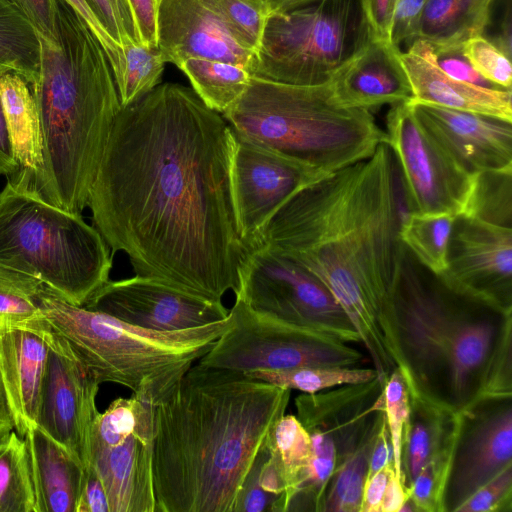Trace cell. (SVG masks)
Masks as SVG:
<instances>
[{
  "label": "cell",
  "mask_w": 512,
  "mask_h": 512,
  "mask_svg": "<svg viewBox=\"0 0 512 512\" xmlns=\"http://www.w3.org/2000/svg\"><path fill=\"white\" fill-rule=\"evenodd\" d=\"M373 39L362 0H306L269 17L252 76L324 85Z\"/></svg>",
  "instance_id": "9"
},
{
  "label": "cell",
  "mask_w": 512,
  "mask_h": 512,
  "mask_svg": "<svg viewBox=\"0 0 512 512\" xmlns=\"http://www.w3.org/2000/svg\"><path fill=\"white\" fill-rule=\"evenodd\" d=\"M222 115L236 136L325 175L370 157L386 142L371 111L340 104L331 83L299 86L252 76Z\"/></svg>",
  "instance_id": "5"
},
{
  "label": "cell",
  "mask_w": 512,
  "mask_h": 512,
  "mask_svg": "<svg viewBox=\"0 0 512 512\" xmlns=\"http://www.w3.org/2000/svg\"><path fill=\"white\" fill-rule=\"evenodd\" d=\"M389 145L293 194L270 218L258 246L290 257L331 292L384 383L404 368L391 312L403 248L404 206Z\"/></svg>",
  "instance_id": "2"
},
{
  "label": "cell",
  "mask_w": 512,
  "mask_h": 512,
  "mask_svg": "<svg viewBox=\"0 0 512 512\" xmlns=\"http://www.w3.org/2000/svg\"><path fill=\"white\" fill-rule=\"evenodd\" d=\"M229 315V327L198 364L244 373L362 362V354L347 343L257 313L238 299Z\"/></svg>",
  "instance_id": "10"
},
{
  "label": "cell",
  "mask_w": 512,
  "mask_h": 512,
  "mask_svg": "<svg viewBox=\"0 0 512 512\" xmlns=\"http://www.w3.org/2000/svg\"><path fill=\"white\" fill-rule=\"evenodd\" d=\"M29 20L38 36L55 42L58 27V0H9Z\"/></svg>",
  "instance_id": "45"
},
{
  "label": "cell",
  "mask_w": 512,
  "mask_h": 512,
  "mask_svg": "<svg viewBox=\"0 0 512 512\" xmlns=\"http://www.w3.org/2000/svg\"><path fill=\"white\" fill-rule=\"evenodd\" d=\"M84 307L153 331L199 327L221 321L229 314L222 301L202 298L137 275L108 280Z\"/></svg>",
  "instance_id": "17"
},
{
  "label": "cell",
  "mask_w": 512,
  "mask_h": 512,
  "mask_svg": "<svg viewBox=\"0 0 512 512\" xmlns=\"http://www.w3.org/2000/svg\"><path fill=\"white\" fill-rule=\"evenodd\" d=\"M422 126L464 171H512V122L409 101Z\"/></svg>",
  "instance_id": "20"
},
{
  "label": "cell",
  "mask_w": 512,
  "mask_h": 512,
  "mask_svg": "<svg viewBox=\"0 0 512 512\" xmlns=\"http://www.w3.org/2000/svg\"><path fill=\"white\" fill-rule=\"evenodd\" d=\"M99 385L69 343L52 330L37 425L84 467L89 461L91 427L99 413Z\"/></svg>",
  "instance_id": "15"
},
{
  "label": "cell",
  "mask_w": 512,
  "mask_h": 512,
  "mask_svg": "<svg viewBox=\"0 0 512 512\" xmlns=\"http://www.w3.org/2000/svg\"><path fill=\"white\" fill-rule=\"evenodd\" d=\"M439 276L462 294L512 311V228L458 215Z\"/></svg>",
  "instance_id": "16"
},
{
  "label": "cell",
  "mask_w": 512,
  "mask_h": 512,
  "mask_svg": "<svg viewBox=\"0 0 512 512\" xmlns=\"http://www.w3.org/2000/svg\"><path fill=\"white\" fill-rule=\"evenodd\" d=\"M0 100L15 161V171L7 183L15 190L38 197L44 176V146L28 83L16 73H0Z\"/></svg>",
  "instance_id": "24"
},
{
  "label": "cell",
  "mask_w": 512,
  "mask_h": 512,
  "mask_svg": "<svg viewBox=\"0 0 512 512\" xmlns=\"http://www.w3.org/2000/svg\"><path fill=\"white\" fill-rule=\"evenodd\" d=\"M306 0H265L271 15L274 13L284 12L298 6Z\"/></svg>",
  "instance_id": "54"
},
{
  "label": "cell",
  "mask_w": 512,
  "mask_h": 512,
  "mask_svg": "<svg viewBox=\"0 0 512 512\" xmlns=\"http://www.w3.org/2000/svg\"><path fill=\"white\" fill-rule=\"evenodd\" d=\"M37 290L0 280V328L41 315L36 300Z\"/></svg>",
  "instance_id": "41"
},
{
  "label": "cell",
  "mask_w": 512,
  "mask_h": 512,
  "mask_svg": "<svg viewBox=\"0 0 512 512\" xmlns=\"http://www.w3.org/2000/svg\"><path fill=\"white\" fill-rule=\"evenodd\" d=\"M390 461H393L392 448L390 444V437L387 429L386 419L384 418L383 422L381 423L378 429L372 446L366 478L370 477L371 475L382 469Z\"/></svg>",
  "instance_id": "51"
},
{
  "label": "cell",
  "mask_w": 512,
  "mask_h": 512,
  "mask_svg": "<svg viewBox=\"0 0 512 512\" xmlns=\"http://www.w3.org/2000/svg\"><path fill=\"white\" fill-rule=\"evenodd\" d=\"M463 216L512 228V171L475 174Z\"/></svg>",
  "instance_id": "34"
},
{
  "label": "cell",
  "mask_w": 512,
  "mask_h": 512,
  "mask_svg": "<svg viewBox=\"0 0 512 512\" xmlns=\"http://www.w3.org/2000/svg\"><path fill=\"white\" fill-rule=\"evenodd\" d=\"M121 48L125 69L118 94L121 106H126L160 84L167 62L158 46H145L129 40Z\"/></svg>",
  "instance_id": "35"
},
{
  "label": "cell",
  "mask_w": 512,
  "mask_h": 512,
  "mask_svg": "<svg viewBox=\"0 0 512 512\" xmlns=\"http://www.w3.org/2000/svg\"><path fill=\"white\" fill-rule=\"evenodd\" d=\"M75 512H110L104 484L91 464L84 467Z\"/></svg>",
  "instance_id": "46"
},
{
  "label": "cell",
  "mask_w": 512,
  "mask_h": 512,
  "mask_svg": "<svg viewBox=\"0 0 512 512\" xmlns=\"http://www.w3.org/2000/svg\"><path fill=\"white\" fill-rule=\"evenodd\" d=\"M384 418L380 411L357 445L338 464L327 487L322 511L360 512L370 453Z\"/></svg>",
  "instance_id": "28"
},
{
  "label": "cell",
  "mask_w": 512,
  "mask_h": 512,
  "mask_svg": "<svg viewBox=\"0 0 512 512\" xmlns=\"http://www.w3.org/2000/svg\"><path fill=\"white\" fill-rule=\"evenodd\" d=\"M52 328L37 317L0 328V371L16 433L37 425Z\"/></svg>",
  "instance_id": "21"
},
{
  "label": "cell",
  "mask_w": 512,
  "mask_h": 512,
  "mask_svg": "<svg viewBox=\"0 0 512 512\" xmlns=\"http://www.w3.org/2000/svg\"><path fill=\"white\" fill-rule=\"evenodd\" d=\"M231 174L238 229L248 251L257 245L267 222L293 194L326 176L236 135Z\"/></svg>",
  "instance_id": "14"
},
{
  "label": "cell",
  "mask_w": 512,
  "mask_h": 512,
  "mask_svg": "<svg viewBox=\"0 0 512 512\" xmlns=\"http://www.w3.org/2000/svg\"><path fill=\"white\" fill-rule=\"evenodd\" d=\"M512 504V465L475 490L455 512H510Z\"/></svg>",
  "instance_id": "39"
},
{
  "label": "cell",
  "mask_w": 512,
  "mask_h": 512,
  "mask_svg": "<svg viewBox=\"0 0 512 512\" xmlns=\"http://www.w3.org/2000/svg\"><path fill=\"white\" fill-rule=\"evenodd\" d=\"M251 379L278 387L313 394L325 389L370 382L378 378L375 369L360 367H302L284 370H254L244 372Z\"/></svg>",
  "instance_id": "33"
},
{
  "label": "cell",
  "mask_w": 512,
  "mask_h": 512,
  "mask_svg": "<svg viewBox=\"0 0 512 512\" xmlns=\"http://www.w3.org/2000/svg\"><path fill=\"white\" fill-rule=\"evenodd\" d=\"M14 429L0 371V440Z\"/></svg>",
  "instance_id": "53"
},
{
  "label": "cell",
  "mask_w": 512,
  "mask_h": 512,
  "mask_svg": "<svg viewBox=\"0 0 512 512\" xmlns=\"http://www.w3.org/2000/svg\"><path fill=\"white\" fill-rule=\"evenodd\" d=\"M386 143L394 155L408 213H463L474 177L434 141L408 102L392 105L386 116Z\"/></svg>",
  "instance_id": "13"
},
{
  "label": "cell",
  "mask_w": 512,
  "mask_h": 512,
  "mask_svg": "<svg viewBox=\"0 0 512 512\" xmlns=\"http://www.w3.org/2000/svg\"><path fill=\"white\" fill-rule=\"evenodd\" d=\"M430 46L436 65L449 77L486 88H500L473 68L463 52V45Z\"/></svg>",
  "instance_id": "43"
},
{
  "label": "cell",
  "mask_w": 512,
  "mask_h": 512,
  "mask_svg": "<svg viewBox=\"0 0 512 512\" xmlns=\"http://www.w3.org/2000/svg\"><path fill=\"white\" fill-rule=\"evenodd\" d=\"M401 62L412 87L413 103L489 115L512 122L511 89L486 88L453 79L435 63L429 43L414 41Z\"/></svg>",
  "instance_id": "22"
},
{
  "label": "cell",
  "mask_w": 512,
  "mask_h": 512,
  "mask_svg": "<svg viewBox=\"0 0 512 512\" xmlns=\"http://www.w3.org/2000/svg\"><path fill=\"white\" fill-rule=\"evenodd\" d=\"M400 52L389 41L373 39L330 82L338 102L371 110L412 100V87Z\"/></svg>",
  "instance_id": "23"
},
{
  "label": "cell",
  "mask_w": 512,
  "mask_h": 512,
  "mask_svg": "<svg viewBox=\"0 0 512 512\" xmlns=\"http://www.w3.org/2000/svg\"><path fill=\"white\" fill-rule=\"evenodd\" d=\"M36 498V512H75L83 464L38 425L24 436Z\"/></svg>",
  "instance_id": "25"
},
{
  "label": "cell",
  "mask_w": 512,
  "mask_h": 512,
  "mask_svg": "<svg viewBox=\"0 0 512 512\" xmlns=\"http://www.w3.org/2000/svg\"><path fill=\"white\" fill-rule=\"evenodd\" d=\"M236 299L257 313L344 343L360 342L331 292L299 263L268 247L248 251Z\"/></svg>",
  "instance_id": "11"
},
{
  "label": "cell",
  "mask_w": 512,
  "mask_h": 512,
  "mask_svg": "<svg viewBox=\"0 0 512 512\" xmlns=\"http://www.w3.org/2000/svg\"><path fill=\"white\" fill-rule=\"evenodd\" d=\"M267 448L284 481L288 511L310 461L309 432L296 416L284 414L273 425L268 435Z\"/></svg>",
  "instance_id": "30"
},
{
  "label": "cell",
  "mask_w": 512,
  "mask_h": 512,
  "mask_svg": "<svg viewBox=\"0 0 512 512\" xmlns=\"http://www.w3.org/2000/svg\"><path fill=\"white\" fill-rule=\"evenodd\" d=\"M392 468H394L393 461H390L382 469L366 478L360 512H381L383 496Z\"/></svg>",
  "instance_id": "49"
},
{
  "label": "cell",
  "mask_w": 512,
  "mask_h": 512,
  "mask_svg": "<svg viewBox=\"0 0 512 512\" xmlns=\"http://www.w3.org/2000/svg\"><path fill=\"white\" fill-rule=\"evenodd\" d=\"M398 0H362L374 39L389 41L392 20Z\"/></svg>",
  "instance_id": "47"
},
{
  "label": "cell",
  "mask_w": 512,
  "mask_h": 512,
  "mask_svg": "<svg viewBox=\"0 0 512 512\" xmlns=\"http://www.w3.org/2000/svg\"><path fill=\"white\" fill-rule=\"evenodd\" d=\"M39 63L36 30L13 3L0 0V73H16L30 84L38 74Z\"/></svg>",
  "instance_id": "29"
},
{
  "label": "cell",
  "mask_w": 512,
  "mask_h": 512,
  "mask_svg": "<svg viewBox=\"0 0 512 512\" xmlns=\"http://www.w3.org/2000/svg\"><path fill=\"white\" fill-rule=\"evenodd\" d=\"M382 396V410L389 432L394 470L396 476L405 481L402 452L410 416V400L406 382L398 369L394 370L384 383Z\"/></svg>",
  "instance_id": "37"
},
{
  "label": "cell",
  "mask_w": 512,
  "mask_h": 512,
  "mask_svg": "<svg viewBox=\"0 0 512 512\" xmlns=\"http://www.w3.org/2000/svg\"><path fill=\"white\" fill-rule=\"evenodd\" d=\"M481 402L463 411V422L445 495L454 511L475 490L512 465L511 398Z\"/></svg>",
  "instance_id": "18"
},
{
  "label": "cell",
  "mask_w": 512,
  "mask_h": 512,
  "mask_svg": "<svg viewBox=\"0 0 512 512\" xmlns=\"http://www.w3.org/2000/svg\"><path fill=\"white\" fill-rule=\"evenodd\" d=\"M39 37L38 74L29 85L44 146L38 197L82 214L121 108L110 61L84 21L58 0L55 42Z\"/></svg>",
  "instance_id": "4"
},
{
  "label": "cell",
  "mask_w": 512,
  "mask_h": 512,
  "mask_svg": "<svg viewBox=\"0 0 512 512\" xmlns=\"http://www.w3.org/2000/svg\"><path fill=\"white\" fill-rule=\"evenodd\" d=\"M15 171V161L0 100V175L8 178Z\"/></svg>",
  "instance_id": "52"
},
{
  "label": "cell",
  "mask_w": 512,
  "mask_h": 512,
  "mask_svg": "<svg viewBox=\"0 0 512 512\" xmlns=\"http://www.w3.org/2000/svg\"><path fill=\"white\" fill-rule=\"evenodd\" d=\"M178 68L188 77L199 98L220 114L237 102L252 78L245 67L218 60L189 58Z\"/></svg>",
  "instance_id": "27"
},
{
  "label": "cell",
  "mask_w": 512,
  "mask_h": 512,
  "mask_svg": "<svg viewBox=\"0 0 512 512\" xmlns=\"http://www.w3.org/2000/svg\"><path fill=\"white\" fill-rule=\"evenodd\" d=\"M0 512H36L27 445L13 430L0 440Z\"/></svg>",
  "instance_id": "32"
},
{
  "label": "cell",
  "mask_w": 512,
  "mask_h": 512,
  "mask_svg": "<svg viewBox=\"0 0 512 512\" xmlns=\"http://www.w3.org/2000/svg\"><path fill=\"white\" fill-rule=\"evenodd\" d=\"M62 1L71 7L74 12L84 21V23L103 47L110 61L118 89L121 85L125 69V60L122 48L117 44V42L101 24L86 0Z\"/></svg>",
  "instance_id": "42"
},
{
  "label": "cell",
  "mask_w": 512,
  "mask_h": 512,
  "mask_svg": "<svg viewBox=\"0 0 512 512\" xmlns=\"http://www.w3.org/2000/svg\"><path fill=\"white\" fill-rule=\"evenodd\" d=\"M86 1L120 47L129 40L141 43L129 0Z\"/></svg>",
  "instance_id": "40"
},
{
  "label": "cell",
  "mask_w": 512,
  "mask_h": 512,
  "mask_svg": "<svg viewBox=\"0 0 512 512\" xmlns=\"http://www.w3.org/2000/svg\"><path fill=\"white\" fill-rule=\"evenodd\" d=\"M42 315L90 374L153 403L165 395L213 346L231 323L153 331L74 305L45 285L36 293Z\"/></svg>",
  "instance_id": "6"
},
{
  "label": "cell",
  "mask_w": 512,
  "mask_h": 512,
  "mask_svg": "<svg viewBox=\"0 0 512 512\" xmlns=\"http://www.w3.org/2000/svg\"><path fill=\"white\" fill-rule=\"evenodd\" d=\"M160 1H161V0H157L158 4H159V2H160Z\"/></svg>",
  "instance_id": "55"
},
{
  "label": "cell",
  "mask_w": 512,
  "mask_h": 512,
  "mask_svg": "<svg viewBox=\"0 0 512 512\" xmlns=\"http://www.w3.org/2000/svg\"><path fill=\"white\" fill-rule=\"evenodd\" d=\"M456 215L408 213L402 215L399 238L413 256L431 272L440 275L447 266V250Z\"/></svg>",
  "instance_id": "31"
},
{
  "label": "cell",
  "mask_w": 512,
  "mask_h": 512,
  "mask_svg": "<svg viewBox=\"0 0 512 512\" xmlns=\"http://www.w3.org/2000/svg\"><path fill=\"white\" fill-rule=\"evenodd\" d=\"M153 402L132 394L98 413L89 461L99 474L110 512H157L152 473Z\"/></svg>",
  "instance_id": "12"
},
{
  "label": "cell",
  "mask_w": 512,
  "mask_h": 512,
  "mask_svg": "<svg viewBox=\"0 0 512 512\" xmlns=\"http://www.w3.org/2000/svg\"><path fill=\"white\" fill-rule=\"evenodd\" d=\"M290 389L193 365L153 403L157 512H236Z\"/></svg>",
  "instance_id": "3"
},
{
  "label": "cell",
  "mask_w": 512,
  "mask_h": 512,
  "mask_svg": "<svg viewBox=\"0 0 512 512\" xmlns=\"http://www.w3.org/2000/svg\"><path fill=\"white\" fill-rule=\"evenodd\" d=\"M157 41L165 61L177 67L189 58L235 63L252 75L256 52L231 33L211 0H161Z\"/></svg>",
  "instance_id": "19"
},
{
  "label": "cell",
  "mask_w": 512,
  "mask_h": 512,
  "mask_svg": "<svg viewBox=\"0 0 512 512\" xmlns=\"http://www.w3.org/2000/svg\"><path fill=\"white\" fill-rule=\"evenodd\" d=\"M135 18L138 36L145 46H158L157 0H129Z\"/></svg>",
  "instance_id": "48"
},
{
  "label": "cell",
  "mask_w": 512,
  "mask_h": 512,
  "mask_svg": "<svg viewBox=\"0 0 512 512\" xmlns=\"http://www.w3.org/2000/svg\"><path fill=\"white\" fill-rule=\"evenodd\" d=\"M493 1L426 0L418 39L434 46H452L483 35L490 23Z\"/></svg>",
  "instance_id": "26"
},
{
  "label": "cell",
  "mask_w": 512,
  "mask_h": 512,
  "mask_svg": "<svg viewBox=\"0 0 512 512\" xmlns=\"http://www.w3.org/2000/svg\"><path fill=\"white\" fill-rule=\"evenodd\" d=\"M408 500L409 488L403 479L396 476L392 468L384 492L381 512H401Z\"/></svg>",
  "instance_id": "50"
},
{
  "label": "cell",
  "mask_w": 512,
  "mask_h": 512,
  "mask_svg": "<svg viewBox=\"0 0 512 512\" xmlns=\"http://www.w3.org/2000/svg\"><path fill=\"white\" fill-rule=\"evenodd\" d=\"M234 37L257 53L270 9L265 0H211Z\"/></svg>",
  "instance_id": "36"
},
{
  "label": "cell",
  "mask_w": 512,
  "mask_h": 512,
  "mask_svg": "<svg viewBox=\"0 0 512 512\" xmlns=\"http://www.w3.org/2000/svg\"><path fill=\"white\" fill-rule=\"evenodd\" d=\"M235 134L192 88L162 83L121 106L87 207L135 275L213 301L236 293L247 256L238 229Z\"/></svg>",
  "instance_id": "1"
},
{
  "label": "cell",
  "mask_w": 512,
  "mask_h": 512,
  "mask_svg": "<svg viewBox=\"0 0 512 512\" xmlns=\"http://www.w3.org/2000/svg\"><path fill=\"white\" fill-rule=\"evenodd\" d=\"M503 311L508 310L449 287L403 244L391 291V312L408 391L450 405L454 361Z\"/></svg>",
  "instance_id": "8"
},
{
  "label": "cell",
  "mask_w": 512,
  "mask_h": 512,
  "mask_svg": "<svg viewBox=\"0 0 512 512\" xmlns=\"http://www.w3.org/2000/svg\"><path fill=\"white\" fill-rule=\"evenodd\" d=\"M426 0H398L392 20L390 40L408 47L418 39L421 16ZM400 49V48H399Z\"/></svg>",
  "instance_id": "44"
},
{
  "label": "cell",
  "mask_w": 512,
  "mask_h": 512,
  "mask_svg": "<svg viewBox=\"0 0 512 512\" xmlns=\"http://www.w3.org/2000/svg\"><path fill=\"white\" fill-rule=\"evenodd\" d=\"M463 52L483 78L500 88L511 89V57L491 40L483 35L472 37L464 42Z\"/></svg>",
  "instance_id": "38"
},
{
  "label": "cell",
  "mask_w": 512,
  "mask_h": 512,
  "mask_svg": "<svg viewBox=\"0 0 512 512\" xmlns=\"http://www.w3.org/2000/svg\"><path fill=\"white\" fill-rule=\"evenodd\" d=\"M113 254L82 214L12 188L0 192V280L28 290L45 285L84 306L108 280Z\"/></svg>",
  "instance_id": "7"
}]
</instances>
